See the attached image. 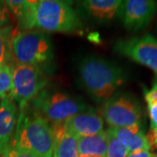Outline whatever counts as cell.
Returning <instances> with one entry per match:
<instances>
[{
  "mask_svg": "<svg viewBox=\"0 0 157 157\" xmlns=\"http://www.w3.org/2000/svg\"><path fill=\"white\" fill-rule=\"evenodd\" d=\"M19 28L39 29L52 33H74L81 23L71 5L58 0L31 1L27 11L18 18Z\"/></svg>",
  "mask_w": 157,
  "mask_h": 157,
  "instance_id": "1",
  "label": "cell"
},
{
  "mask_svg": "<svg viewBox=\"0 0 157 157\" xmlns=\"http://www.w3.org/2000/svg\"><path fill=\"white\" fill-rule=\"evenodd\" d=\"M79 80L85 90L97 102L107 101L126 81L123 70L98 57H86L78 66Z\"/></svg>",
  "mask_w": 157,
  "mask_h": 157,
  "instance_id": "2",
  "label": "cell"
},
{
  "mask_svg": "<svg viewBox=\"0 0 157 157\" xmlns=\"http://www.w3.org/2000/svg\"><path fill=\"white\" fill-rule=\"evenodd\" d=\"M11 142L36 157H53L55 139L52 128L35 113L28 115L22 111Z\"/></svg>",
  "mask_w": 157,
  "mask_h": 157,
  "instance_id": "3",
  "label": "cell"
},
{
  "mask_svg": "<svg viewBox=\"0 0 157 157\" xmlns=\"http://www.w3.org/2000/svg\"><path fill=\"white\" fill-rule=\"evenodd\" d=\"M11 57L15 64L30 65L44 70L53 60V46L44 33L23 31L11 38Z\"/></svg>",
  "mask_w": 157,
  "mask_h": 157,
  "instance_id": "4",
  "label": "cell"
},
{
  "mask_svg": "<svg viewBox=\"0 0 157 157\" xmlns=\"http://www.w3.org/2000/svg\"><path fill=\"white\" fill-rule=\"evenodd\" d=\"M33 113L50 124L52 127L63 125L70 118L86 110L81 99L60 92L42 91L33 101Z\"/></svg>",
  "mask_w": 157,
  "mask_h": 157,
  "instance_id": "5",
  "label": "cell"
},
{
  "mask_svg": "<svg viewBox=\"0 0 157 157\" xmlns=\"http://www.w3.org/2000/svg\"><path fill=\"white\" fill-rule=\"evenodd\" d=\"M47 78L43 70L30 65L15 64L12 67L11 97L21 110L45 90Z\"/></svg>",
  "mask_w": 157,
  "mask_h": 157,
  "instance_id": "6",
  "label": "cell"
},
{
  "mask_svg": "<svg viewBox=\"0 0 157 157\" xmlns=\"http://www.w3.org/2000/svg\"><path fill=\"white\" fill-rule=\"evenodd\" d=\"M101 113L110 128H130L142 125V110L140 103L128 94L111 96L105 102Z\"/></svg>",
  "mask_w": 157,
  "mask_h": 157,
  "instance_id": "7",
  "label": "cell"
},
{
  "mask_svg": "<svg viewBox=\"0 0 157 157\" xmlns=\"http://www.w3.org/2000/svg\"><path fill=\"white\" fill-rule=\"evenodd\" d=\"M118 53L150 68L157 76V39L150 34L121 39L114 45Z\"/></svg>",
  "mask_w": 157,
  "mask_h": 157,
  "instance_id": "8",
  "label": "cell"
},
{
  "mask_svg": "<svg viewBox=\"0 0 157 157\" xmlns=\"http://www.w3.org/2000/svg\"><path fill=\"white\" fill-rule=\"evenodd\" d=\"M156 9V3L152 0H126L121 2L117 15L125 28L138 32L150 24Z\"/></svg>",
  "mask_w": 157,
  "mask_h": 157,
  "instance_id": "9",
  "label": "cell"
},
{
  "mask_svg": "<svg viewBox=\"0 0 157 157\" xmlns=\"http://www.w3.org/2000/svg\"><path fill=\"white\" fill-rule=\"evenodd\" d=\"M64 128L66 131L78 138L91 136L103 132L104 120L94 110H86L67 120Z\"/></svg>",
  "mask_w": 157,
  "mask_h": 157,
  "instance_id": "10",
  "label": "cell"
},
{
  "mask_svg": "<svg viewBox=\"0 0 157 157\" xmlns=\"http://www.w3.org/2000/svg\"><path fill=\"white\" fill-rule=\"evenodd\" d=\"M17 107L12 97L2 99L0 102V156L11 143L17 128Z\"/></svg>",
  "mask_w": 157,
  "mask_h": 157,
  "instance_id": "11",
  "label": "cell"
},
{
  "mask_svg": "<svg viewBox=\"0 0 157 157\" xmlns=\"http://www.w3.org/2000/svg\"><path fill=\"white\" fill-rule=\"evenodd\" d=\"M109 130L128 148L129 153L150 150L142 125L130 128H110Z\"/></svg>",
  "mask_w": 157,
  "mask_h": 157,
  "instance_id": "12",
  "label": "cell"
},
{
  "mask_svg": "<svg viewBox=\"0 0 157 157\" xmlns=\"http://www.w3.org/2000/svg\"><path fill=\"white\" fill-rule=\"evenodd\" d=\"M121 2V0H86L80 3V6L96 20L107 21L117 15Z\"/></svg>",
  "mask_w": 157,
  "mask_h": 157,
  "instance_id": "13",
  "label": "cell"
},
{
  "mask_svg": "<svg viewBox=\"0 0 157 157\" xmlns=\"http://www.w3.org/2000/svg\"><path fill=\"white\" fill-rule=\"evenodd\" d=\"M55 139L53 157H78V138L66 131L64 124L52 127Z\"/></svg>",
  "mask_w": 157,
  "mask_h": 157,
  "instance_id": "14",
  "label": "cell"
},
{
  "mask_svg": "<svg viewBox=\"0 0 157 157\" xmlns=\"http://www.w3.org/2000/svg\"><path fill=\"white\" fill-rule=\"evenodd\" d=\"M79 155L89 157H107V141L106 132L97 135L80 137L78 140Z\"/></svg>",
  "mask_w": 157,
  "mask_h": 157,
  "instance_id": "15",
  "label": "cell"
},
{
  "mask_svg": "<svg viewBox=\"0 0 157 157\" xmlns=\"http://www.w3.org/2000/svg\"><path fill=\"white\" fill-rule=\"evenodd\" d=\"M11 28L6 26L0 28V67L8 64L11 59Z\"/></svg>",
  "mask_w": 157,
  "mask_h": 157,
  "instance_id": "16",
  "label": "cell"
},
{
  "mask_svg": "<svg viewBox=\"0 0 157 157\" xmlns=\"http://www.w3.org/2000/svg\"><path fill=\"white\" fill-rule=\"evenodd\" d=\"M12 94V67L9 64L0 67V99L11 96Z\"/></svg>",
  "mask_w": 157,
  "mask_h": 157,
  "instance_id": "17",
  "label": "cell"
},
{
  "mask_svg": "<svg viewBox=\"0 0 157 157\" xmlns=\"http://www.w3.org/2000/svg\"><path fill=\"white\" fill-rule=\"evenodd\" d=\"M107 141V157H127L129 154L128 148L107 129L106 131Z\"/></svg>",
  "mask_w": 157,
  "mask_h": 157,
  "instance_id": "18",
  "label": "cell"
},
{
  "mask_svg": "<svg viewBox=\"0 0 157 157\" xmlns=\"http://www.w3.org/2000/svg\"><path fill=\"white\" fill-rule=\"evenodd\" d=\"M30 2L31 1H24V0H8L5 3L7 10L11 11L15 17L19 18L27 11Z\"/></svg>",
  "mask_w": 157,
  "mask_h": 157,
  "instance_id": "19",
  "label": "cell"
},
{
  "mask_svg": "<svg viewBox=\"0 0 157 157\" xmlns=\"http://www.w3.org/2000/svg\"><path fill=\"white\" fill-rule=\"evenodd\" d=\"M3 157H36L32 153L10 143L2 154Z\"/></svg>",
  "mask_w": 157,
  "mask_h": 157,
  "instance_id": "20",
  "label": "cell"
},
{
  "mask_svg": "<svg viewBox=\"0 0 157 157\" xmlns=\"http://www.w3.org/2000/svg\"><path fill=\"white\" fill-rule=\"evenodd\" d=\"M144 99L147 106L157 104V76L153 82L151 88L144 91Z\"/></svg>",
  "mask_w": 157,
  "mask_h": 157,
  "instance_id": "21",
  "label": "cell"
},
{
  "mask_svg": "<svg viewBox=\"0 0 157 157\" xmlns=\"http://www.w3.org/2000/svg\"><path fill=\"white\" fill-rule=\"evenodd\" d=\"M146 138L150 150L157 149V128H150L148 133L146 135Z\"/></svg>",
  "mask_w": 157,
  "mask_h": 157,
  "instance_id": "22",
  "label": "cell"
},
{
  "mask_svg": "<svg viewBox=\"0 0 157 157\" xmlns=\"http://www.w3.org/2000/svg\"><path fill=\"white\" fill-rule=\"evenodd\" d=\"M10 22V16L9 12L6 8V4H0V28L6 27Z\"/></svg>",
  "mask_w": 157,
  "mask_h": 157,
  "instance_id": "23",
  "label": "cell"
},
{
  "mask_svg": "<svg viewBox=\"0 0 157 157\" xmlns=\"http://www.w3.org/2000/svg\"><path fill=\"white\" fill-rule=\"evenodd\" d=\"M147 112L150 120V128H157V104L147 106Z\"/></svg>",
  "mask_w": 157,
  "mask_h": 157,
  "instance_id": "24",
  "label": "cell"
},
{
  "mask_svg": "<svg viewBox=\"0 0 157 157\" xmlns=\"http://www.w3.org/2000/svg\"><path fill=\"white\" fill-rule=\"evenodd\" d=\"M153 156H154V154H152L150 151L141 150V151L129 153L127 157H153Z\"/></svg>",
  "mask_w": 157,
  "mask_h": 157,
  "instance_id": "25",
  "label": "cell"
},
{
  "mask_svg": "<svg viewBox=\"0 0 157 157\" xmlns=\"http://www.w3.org/2000/svg\"><path fill=\"white\" fill-rule=\"evenodd\" d=\"M78 157H89V156H86V155H78Z\"/></svg>",
  "mask_w": 157,
  "mask_h": 157,
  "instance_id": "26",
  "label": "cell"
},
{
  "mask_svg": "<svg viewBox=\"0 0 157 157\" xmlns=\"http://www.w3.org/2000/svg\"><path fill=\"white\" fill-rule=\"evenodd\" d=\"M0 100H1V99H0Z\"/></svg>",
  "mask_w": 157,
  "mask_h": 157,
  "instance_id": "27",
  "label": "cell"
}]
</instances>
